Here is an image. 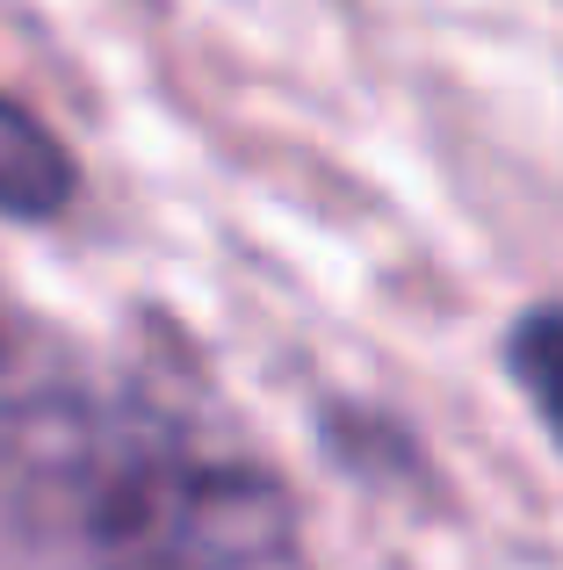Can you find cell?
Wrapping results in <instances>:
<instances>
[{
  "mask_svg": "<svg viewBox=\"0 0 563 570\" xmlns=\"http://www.w3.org/2000/svg\"><path fill=\"white\" fill-rule=\"evenodd\" d=\"M37 570H275L296 499L268 462L145 397L43 390L0 433Z\"/></svg>",
  "mask_w": 563,
  "mask_h": 570,
  "instance_id": "cell-1",
  "label": "cell"
},
{
  "mask_svg": "<svg viewBox=\"0 0 563 570\" xmlns=\"http://www.w3.org/2000/svg\"><path fill=\"white\" fill-rule=\"evenodd\" d=\"M72 195H80V167H72L66 138L14 95H0V217L51 224L72 209Z\"/></svg>",
  "mask_w": 563,
  "mask_h": 570,
  "instance_id": "cell-2",
  "label": "cell"
},
{
  "mask_svg": "<svg viewBox=\"0 0 563 570\" xmlns=\"http://www.w3.org/2000/svg\"><path fill=\"white\" fill-rule=\"evenodd\" d=\"M506 376L521 383L542 433L563 448V304H535L506 325Z\"/></svg>",
  "mask_w": 563,
  "mask_h": 570,
  "instance_id": "cell-3",
  "label": "cell"
}]
</instances>
